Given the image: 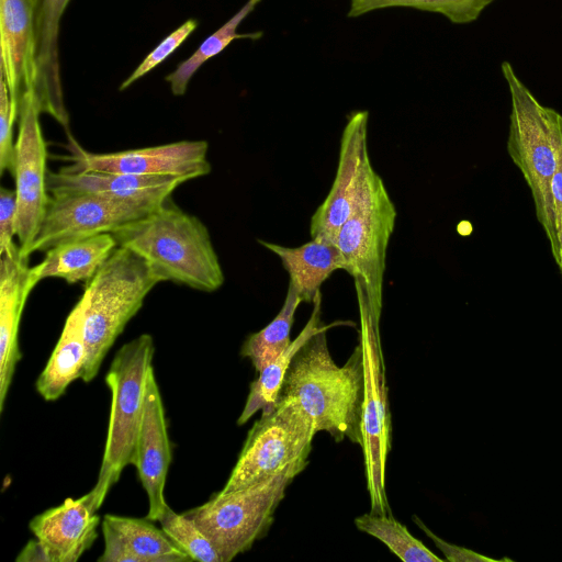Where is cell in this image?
I'll list each match as a JSON object with an SVG mask.
<instances>
[{"instance_id":"e575fe53","label":"cell","mask_w":562,"mask_h":562,"mask_svg":"<svg viewBox=\"0 0 562 562\" xmlns=\"http://www.w3.org/2000/svg\"><path fill=\"white\" fill-rule=\"evenodd\" d=\"M16 562H49L46 551L37 540H30L15 558Z\"/></svg>"},{"instance_id":"5bb4252c","label":"cell","mask_w":562,"mask_h":562,"mask_svg":"<svg viewBox=\"0 0 562 562\" xmlns=\"http://www.w3.org/2000/svg\"><path fill=\"white\" fill-rule=\"evenodd\" d=\"M0 74L18 121L22 98L37 88L33 0H0Z\"/></svg>"},{"instance_id":"836d02e7","label":"cell","mask_w":562,"mask_h":562,"mask_svg":"<svg viewBox=\"0 0 562 562\" xmlns=\"http://www.w3.org/2000/svg\"><path fill=\"white\" fill-rule=\"evenodd\" d=\"M413 520L416 525L420 527V529L434 541L436 547L443 553L445 560L449 562H476V561H488V562H498L503 560L493 559L470 549L451 544L443 539L436 536L431 530H429L418 517L414 516Z\"/></svg>"},{"instance_id":"1f68e13d","label":"cell","mask_w":562,"mask_h":562,"mask_svg":"<svg viewBox=\"0 0 562 562\" xmlns=\"http://www.w3.org/2000/svg\"><path fill=\"white\" fill-rule=\"evenodd\" d=\"M16 122L12 113L8 86L0 74V173L11 171L14 159L13 125Z\"/></svg>"},{"instance_id":"f546056e","label":"cell","mask_w":562,"mask_h":562,"mask_svg":"<svg viewBox=\"0 0 562 562\" xmlns=\"http://www.w3.org/2000/svg\"><path fill=\"white\" fill-rule=\"evenodd\" d=\"M196 20L190 19L182 23L177 30L170 33L153 49L136 69L122 82L120 90H125L136 80L140 79L156 66L165 61L196 29Z\"/></svg>"},{"instance_id":"44dd1931","label":"cell","mask_w":562,"mask_h":562,"mask_svg":"<svg viewBox=\"0 0 562 562\" xmlns=\"http://www.w3.org/2000/svg\"><path fill=\"white\" fill-rule=\"evenodd\" d=\"M88 297L83 292L67 316L63 331L47 364L35 382L37 393L45 401L59 398L77 379H81L87 348L85 339Z\"/></svg>"},{"instance_id":"ac0fdd59","label":"cell","mask_w":562,"mask_h":562,"mask_svg":"<svg viewBox=\"0 0 562 562\" xmlns=\"http://www.w3.org/2000/svg\"><path fill=\"white\" fill-rule=\"evenodd\" d=\"M104 549L99 562H188L180 549L151 520L106 514L102 520Z\"/></svg>"},{"instance_id":"d6a6232c","label":"cell","mask_w":562,"mask_h":562,"mask_svg":"<svg viewBox=\"0 0 562 562\" xmlns=\"http://www.w3.org/2000/svg\"><path fill=\"white\" fill-rule=\"evenodd\" d=\"M16 236V199L15 191L1 188L0 190V254L10 255L20 249L13 237Z\"/></svg>"},{"instance_id":"e0dca14e","label":"cell","mask_w":562,"mask_h":562,"mask_svg":"<svg viewBox=\"0 0 562 562\" xmlns=\"http://www.w3.org/2000/svg\"><path fill=\"white\" fill-rule=\"evenodd\" d=\"M187 180L173 176H142L132 173L74 170L68 167L48 171L50 195L88 193L115 200H164Z\"/></svg>"},{"instance_id":"ba28073f","label":"cell","mask_w":562,"mask_h":562,"mask_svg":"<svg viewBox=\"0 0 562 562\" xmlns=\"http://www.w3.org/2000/svg\"><path fill=\"white\" fill-rule=\"evenodd\" d=\"M293 479L282 473L229 493L217 492L183 514L211 540L221 562H229L267 533Z\"/></svg>"},{"instance_id":"4fadbf2b","label":"cell","mask_w":562,"mask_h":562,"mask_svg":"<svg viewBox=\"0 0 562 562\" xmlns=\"http://www.w3.org/2000/svg\"><path fill=\"white\" fill-rule=\"evenodd\" d=\"M74 170H95L142 176H173L187 181L211 172L206 140H181L153 147L95 154L83 149L71 136L68 144Z\"/></svg>"},{"instance_id":"cb8c5ba5","label":"cell","mask_w":562,"mask_h":562,"mask_svg":"<svg viewBox=\"0 0 562 562\" xmlns=\"http://www.w3.org/2000/svg\"><path fill=\"white\" fill-rule=\"evenodd\" d=\"M321 294L314 300L313 313L303 330L291 345L274 360L267 364L259 376L250 384L249 394L244 409L237 419L238 425H244L259 409L272 406L280 394L285 373L292 359L306 340L318 330L321 324Z\"/></svg>"},{"instance_id":"7c38bea8","label":"cell","mask_w":562,"mask_h":562,"mask_svg":"<svg viewBox=\"0 0 562 562\" xmlns=\"http://www.w3.org/2000/svg\"><path fill=\"white\" fill-rule=\"evenodd\" d=\"M368 111L348 117L341 134L339 159L331 188L311 217L313 239L335 243L342 224L362 196L374 171L368 153Z\"/></svg>"},{"instance_id":"2e32d148","label":"cell","mask_w":562,"mask_h":562,"mask_svg":"<svg viewBox=\"0 0 562 562\" xmlns=\"http://www.w3.org/2000/svg\"><path fill=\"white\" fill-rule=\"evenodd\" d=\"M100 517L88 494L36 515L30 529L44 547L49 562H76L98 537Z\"/></svg>"},{"instance_id":"52a82bcc","label":"cell","mask_w":562,"mask_h":562,"mask_svg":"<svg viewBox=\"0 0 562 562\" xmlns=\"http://www.w3.org/2000/svg\"><path fill=\"white\" fill-rule=\"evenodd\" d=\"M220 493H229L278 474L295 477L308 464L316 434L311 418L291 398L278 397L261 411Z\"/></svg>"},{"instance_id":"6da1fadb","label":"cell","mask_w":562,"mask_h":562,"mask_svg":"<svg viewBox=\"0 0 562 562\" xmlns=\"http://www.w3.org/2000/svg\"><path fill=\"white\" fill-rule=\"evenodd\" d=\"M117 246L140 256L160 282L212 293L225 276L205 224L178 206L171 195L146 215L112 232Z\"/></svg>"},{"instance_id":"7a4b0ae2","label":"cell","mask_w":562,"mask_h":562,"mask_svg":"<svg viewBox=\"0 0 562 562\" xmlns=\"http://www.w3.org/2000/svg\"><path fill=\"white\" fill-rule=\"evenodd\" d=\"M322 325L299 349L285 373L279 397L296 402L311 418L316 432L326 431L337 442L361 443L363 361L361 347L337 366Z\"/></svg>"},{"instance_id":"d6986e66","label":"cell","mask_w":562,"mask_h":562,"mask_svg":"<svg viewBox=\"0 0 562 562\" xmlns=\"http://www.w3.org/2000/svg\"><path fill=\"white\" fill-rule=\"evenodd\" d=\"M27 260L20 249L1 256L0 263V413L21 359L19 328L27 297L34 289Z\"/></svg>"},{"instance_id":"8fae6325","label":"cell","mask_w":562,"mask_h":562,"mask_svg":"<svg viewBox=\"0 0 562 562\" xmlns=\"http://www.w3.org/2000/svg\"><path fill=\"white\" fill-rule=\"evenodd\" d=\"M40 108L33 92L26 93L19 111V134L11 173L16 199V236L21 257L29 259L31 247L46 214L47 149L40 123Z\"/></svg>"},{"instance_id":"f1b7e54d","label":"cell","mask_w":562,"mask_h":562,"mask_svg":"<svg viewBox=\"0 0 562 562\" xmlns=\"http://www.w3.org/2000/svg\"><path fill=\"white\" fill-rule=\"evenodd\" d=\"M166 535L192 560L201 562H221L213 543L198 525L184 514L170 508L158 520Z\"/></svg>"},{"instance_id":"3957f363","label":"cell","mask_w":562,"mask_h":562,"mask_svg":"<svg viewBox=\"0 0 562 562\" xmlns=\"http://www.w3.org/2000/svg\"><path fill=\"white\" fill-rule=\"evenodd\" d=\"M154 353L151 335L142 334L116 351L105 375L111 391L108 435L97 482L88 493L95 512L123 470L135 463Z\"/></svg>"},{"instance_id":"484cf974","label":"cell","mask_w":562,"mask_h":562,"mask_svg":"<svg viewBox=\"0 0 562 562\" xmlns=\"http://www.w3.org/2000/svg\"><path fill=\"white\" fill-rule=\"evenodd\" d=\"M300 303L302 301L297 291L289 283L285 300L278 315L261 330L248 336L243 344L240 355L251 361L257 372L291 345L290 333Z\"/></svg>"},{"instance_id":"83f0119b","label":"cell","mask_w":562,"mask_h":562,"mask_svg":"<svg viewBox=\"0 0 562 562\" xmlns=\"http://www.w3.org/2000/svg\"><path fill=\"white\" fill-rule=\"evenodd\" d=\"M495 0H351L349 18L386 8H413L436 12L457 24L475 21L483 10Z\"/></svg>"},{"instance_id":"277c9868","label":"cell","mask_w":562,"mask_h":562,"mask_svg":"<svg viewBox=\"0 0 562 562\" xmlns=\"http://www.w3.org/2000/svg\"><path fill=\"white\" fill-rule=\"evenodd\" d=\"M160 280L133 250L117 246L97 273L87 281L85 339L87 359L81 375L92 381L102 361L127 323Z\"/></svg>"},{"instance_id":"9a60e30c","label":"cell","mask_w":562,"mask_h":562,"mask_svg":"<svg viewBox=\"0 0 562 562\" xmlns=\"http://www.w3.org/2000/svg\"><path fill=\"white\" fill-rule=\"evenodd\" d=\"M170 462L171 446L165 408L151 369L146 382L144 415L134 463L148 498L145 518L151 521L159 520L169 507L164 492Z\"/></svg>"},{"instance_id":"7402d4cb","label":"cell","mask_w":562,"mask_h":562,"mask_svg":"<svg viewBox=\"0 0 562 562\" xmlns=\"http://www.w3.org/2000/svg\"><path fill=\"white\" fill-rule=\"evenodd\" d=\"M117 247L112 233L59 244L46 251L44 259L30 269L35 288L42 280L58 278L74 284L89 281Z\"/></svg>"},{"instance_id":"30bf717a","label":"cell","mask_w":562,"mask_h":562,"mask_svg":"<svg viewBox=\"0 0 562 562\" xmlns=\"http://www.w3.org/2000/svg\"><path fill=\"white\" fill-rule=\"evenodd\" d=\"M164 200H115L88 193L50 195L46 214L27 256L35 251H47L63 243L112 233L146 215Z\"/></svg>"},{"instance_id":"603a6c76","label":"cell","mask_w":562,"mask_h":562,"mask_svg":"<svg viewBox=\"0 0 562 562\" xmlns=\"http://www.w3.org/2000/svg\"><path fill=\"white\" fill-rule=\"evenodd\" d=\"M258 241L280 258L289 273V283L304 303H313L321 294L322 284L334 271L345 268L341 252L335 243L312 238L302 246L291 248L261 239Z\"/></svg>"},{"instance_id":"8992f818","label":"cell","mask_w":562,"mask_h":562,"mask_svg":"<svg viewBox=\"0 0 562 562\" xmlns=\"http://www.w3.org/2000/svg\"><path fill=\"white\" fill-rule=\"evenodd\" d=\"M395 220L394 203L374 170L336 239L345 262L344 270L355 281L358 303L368 310L379 331L386 250Z\"/></svg>"},{"instance_id":"4dcf8cb0","label":"cell","mask_w":562,"mask_h":562,"mask_svg":"<svg viewBox=\"0 0 562 562\" xmlns=\"http://www.w3.org/2000/svg\"><path fill=\"white\" fill-rule=\"evenodd\" d=\"M553 139L555 148V171L551 182L553 215L559 248L557 265L562 274V114L554 110L552 117Z\"/></svg>"},{"instance_id":"9c48e42d","label":"cell","mask_w":562,"mask_h":562,"mask_svg":"<svg viewBox=\"0 0 562 562\" xmlns=\"http://www.w3.org/2000/svg\"><path fill=\"white\" fill-rule=\"evenodd\" d=\"M359 345L363 361V402L361 411V450L371 512L392 515L385 490V467L391 440V414L387 405L385 367L380 331L371 316L359 305Z\"/></svg>"},{"instance_id":"4316f807","label":"cell","mask_w":562,"mask_h":562,"mask_svg":"<svg viewBox=\"0 0 562 562\" xmlns=\"http://www.w3.org/2000/svg\"><path fill=\"white\" fill-rule=\"evenodd\" d=\"M356 527L382 541L405 562H443L392 515L366 513L355 518Z\"/></svg>"},{"instance_id":"5b68a950","label":"cell","mask_w":562,"mask_h":562,"mask_svg":"<svg viewBox=\"0 0 562 562\" xmlns=\"http://www.w3.org/2000/svg\"><path fill=\"white\" fill-rule=\"evenodd\" d=\"M502 72L512 101L507 150L530 188L537 218L557 262L559 248L551 193L557 165L552 126L554 110L536 99L512 64L504 61Z\"/></svg>"},{"instance_id":"ffe728a7","label":"cell","mask_w":562,"mask_h":562,"mask_svg":"<svg viewBox=\"0 0 562 562\" xmlns=\"http://www.w3.org/2000/svg\"><path fill=\"white\" fill-rule=\"evenodd\" d=\"M70 0H33L36 33L37 88L41 113L53 116L67 132L69 116L64 103L58 57V33Z\"/></svg>"},{"instance_id":"d4e9b609","label":"cell","mask_w":562,"mask_h":562,"mask_svg":"<svg viewBox=\"0 0 562 562\" xmlns=\"http://www.w3.org/2000/svg\"><path fill=\"white\" fill-rule=\"evenodd\" d=\"M261 0H248L227 22L206 37L198 49L166 77L173 95H183L191 78L210 58L216 56L238 38L258 40L262 32L238 33L240 23L255 10Z\"/></svg>"}]
</instances>
